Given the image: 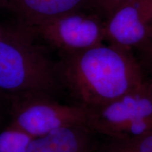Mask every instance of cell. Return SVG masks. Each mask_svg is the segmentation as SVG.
Segmentation results:
<instances>
[{
    "mask_svg": "<svg viewBox=\"0 0 152 152\" xmlns=\"http://www.w3.org/2000/svg\"><path fill=\"white\" fill-rule=\"evenodd\" d=\"M87 110L88 128L108 138L131 137L152 130V102L145 83L116 99Z\"/></svg>",
    "mask_w": 152,
    "mask_h": 152,
    "instance_id": "3",
    "label": "cell"
},
{
    "mask_svg": "<svg viewBox=\"0 0 152 152\" xmlns=\"http://www.w3.org/2000/svg\"><path fill=\"white\" fill-rule=\"evenodd\" d=\"M106 41L131 51L152 37V0H127L105 22Z\"/></svg>",
    "mask_w": 152,
    "mask_h": 152,
    "instance_id": "6",
    "label": "cell"
},
{
    "mask_svg": "<svg viewBox=\"0 0 152 152\" xmlns=\"http://www.w3.org/2000/svg\"><path fill=\"white\" fill-rule=\"evenodd\" d=\"M0 111H1V106H0Z\"/></svg>",
    "mask_w": 152,
    "mask_h": 152,
    "instance_id": "14",
    "label": "cell"
},
{
    "mask_svg": "<svg viewBox=\"0 0 152 152\" xmlns=\"http://www.w3.org/2000/svg\"><path fill=\"white\" fill-rule=\"evenodd\" d=\"M64 83L79 105L97 107L140 88L145 73L131 51L101 44L76 52L64 53L58 65Z\"/></svg>",
    "mask_w": 152,
    "mask_h": 152,
    "instance_id": "1",
    "label": "cell"
},
{
    "mask_svg": "<svg viewBox=\"0 0 152 152\" xmlns=\"http://www.w3.org/2000/svg\"><path fill=\"white\" fill-rule=\"evenodd\" d=\"M94 133L83 125L62 127L32 138L26 152H91Z\"/></svg>",
    "mask_w": 152,
    "mask_h": 152,
    "instance_id": "8",
    "label": "cell"
},
{
    "mask_svg": "<svg viewBox=\"0 0 152 152\" xmlns=\"http://www.w3.org/2000/svg\"><path fill=\"white\" fill-rule=\"evenodd\" d=\"M127 0H92V4L96 5L107 18L120 5Z\"/></svg>",
    "mask_w": 152,
    "mask_h": 152,
    "instance_id": "12",
    "label": "cell"
},
{
    "mask_svg": "<svg viewBox=\"0 0 152 152\" xmlns=\"http://www.w3.org/2000/svg\"><path fill=\"white\" fill-rule=\"evenodd\" d=\"M60 80L58 66L22 30L0 37V94L17 100L49 96Z\"/></svg>",
    "mask_w": 152,
    "mask_h": 152,
    "instance_id": "2",
    "label": "cell"
},
{
    "mask_svg": "<svg viewBox=\"0 0 152 152\" xmlns=\"http://www.w3.org/2000/svg\"><path fill=\"white\" fill-rule=\"evenodd\" d=\"M141 54L140 59L138 60L143 71L147 70L152 75V38L143 46L138 48Z\"/></svg>",
    "mask_w": 152,
    "mask_h": 152,
    "instance_id": "11",
    "label": "cell"
},
{
    "mask_svg": "<svg viewBox=\"0 0 152 152\" xmlns=\"http://www.w3.org/2000/svg\"><path fill=\"white\" fill-rule=\"evenodd\" d=\"M145 85H146V89H147L148 94H149V97L151 99V102H152V77L151 80H149L147 81V80H146Z\"/></svg>",
    "mask_w": 152,
    "mask_h": 152,
    "instance_id": "13",
    "label": "cell"
},
{
    "mask_svg": "<svg viewBox=\"0 0 152 152\" xmlns=\"http://www.w3.org/2000/svg\"><path fill=\"white\" fill-rule=\"evenodd\" d=\"M97 152H152V130L131 137L108 138Z\"/></svg>",
    "mask_w": 152,
    "mask_h": 152,
    "instance_id": "9",
    "label": "cell"
},
{
    "mask_svg": "<svg viewBox=\"0 0 152 152\" xmlns=\"http://www.w3.org/2000/svg\"><path fill=\"white\" fill-rule=\"evenodd\" d=\"M92 0H0L16 16L19 28L44 23L63 15L81 11Z\"/></svg>",
    "mask_w": 152,
    "mask_h": 152,
    "instance_id": "7",
    "label": "cell"
},
{
    "mask_svg": "<svg viewBox=\"0 0 152 152\" xmlns=\"http://www.w3.org/2000/svg\"><path fill=\"white\" fill-rule=\"evenodd\" d=\"M16 103L11 125L32 138L68 125L87 126L88 110L83 106L64 105L49 96H28Z\"/></svg>",
    "mask_w": 152,
    "mask_h": 152,
    "instance_id": "5",
    "label": "cell"
},
{
    "mask_svg": "<svg viewBox=\"0 0 152 152\" xmlns=\"http://www.w3.org/2000/svg\"><path fill=\"white\" fill-rule=\"evenodd\" d=\"M33 37H40L64 53L80 52L106 41L105 23L81 11L57 17L28 28H18Z\"/></svg>",
    "mask_w": 152,
    "mask_h": 152,
    "instance_id": "4",
    "label": "cell"
},
{
    "mask_svg": "<svg viewBox=\"0 0 152 152\" xmlns=\"http://www.w3.org/2000/svg\"><path fill=\"white\" fill-rule=\"evenodd\" d=\"M32 137L10 125L0 132V152H26Z\"/></svg>",
    "mask_w": 152,
    "mask_h": 152,
    "instance_id": "10",
    "label": "cell"
}]
</instances>
